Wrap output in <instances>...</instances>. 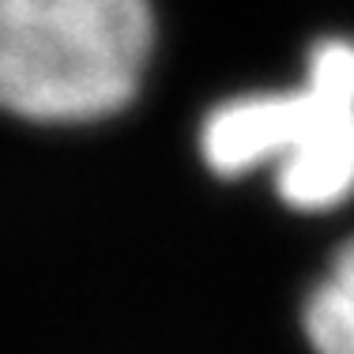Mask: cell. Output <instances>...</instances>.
<instances>
[{
    "label": "cell",
    "mask_w": 354,
    "mask_h": 354,
    "mask_svg": "<svg viewBox=\"0 0 354 354\" xmlns=\"http://www.w3.org/2000/svg\"><path fill=\"white\" fill-rule=\"evenodd\" d=\"M301 328L317 354H354V238L335 249L301 309Z\"/></svg>",
    "instance_id": "3957f363"
},
{
    "label": "cell",
    "mask_w": 354,
    "mask_h": 354,
    "mask_svg": "<svg viewBox=\"0 0 354 354\" xmlns=\"http://www.w3.org/2000/svg\"><path fill=\"white\" fill-rule=\"evenodd\" d=\"M155 46L147 0H0V109L46 124L132 102Z\"/></svg>",
    "instance_id": "6da1fadb"
},
{
    "label": "cell",
    "mask_w": 354,
    "mask_h": 354,
    "mask_svg": "<svg viewBox=\"0 0 354 354\" xmlns=\"http://www.w3.org/2000/svg\"><path fill=\"white\" fill-rule=\"evenodd\" d=\"M218 177L275 170L283 204L328 212L354 192V41L324 38L298 87L215 106L200 129Z\"/></svg>",
    "instance_id": "7a4b0ae2"
}]
</instances>
